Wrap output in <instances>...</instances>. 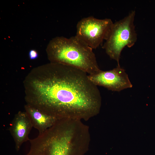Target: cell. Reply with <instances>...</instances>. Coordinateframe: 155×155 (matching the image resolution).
<instances>
[{"label":"cell","mask_w":155,"mask_h":155,"mask_svg":"<svg viewBox=\"0 0 155 155\" xmlns=\"http://www.w3.org/2000/svg\"><path fill=\"white\" fill-rule=\"evenodd\" d=\"M24 84L26 104L58 120L99 111L97 86L86 73L76 67L50 62L32 70Z\"/></svg>","instance_id":"cell-1"},{"label":"cell","mask_w":155,"mask_h":155,"mask_svg":"<svg viewBox=\"0 0 155 155\" xmlns=\"http://www.w3.org/2000/svg\"><path fill=\"white\" fill-rule=\"evenodd\" d=\"M113 24L109 18L98 19L91 16L84 18L77 24L75 36L92 49H95L107 40Z\"/></svg>","instance_id":"cell-5"},{"label":"cell","mask_w":155,"mask_h":155,"mask_svg":"<svg viewBox=\"0 0 155 155\" xmlns=\"http://www.w3.org/2000/svg\"><path fill=\"white\" fill-rule=\"evenodd\" d=\"M24 108L33 127L37 129L39 133L51 127L58 120L28 104L24 106Z\"/></svg>","instance_id":"cell-8"},{"label":"cell","mask_w":155,"mask_h":155,"mask_svg":"<svg viewBox=\"0 0 155 155\" xmlns=\"http://www.w3.org/2000/svg\"><path fill=\"white\" fill-rule=\"evenodd\" d=\"M88 77L96 86H103L112 91L120 92L133 86L128 74L119 64L112 69L101 70L95 74L88 75Z\"/></svg>","instance_id":"cell-6"},{"label":"cell","mask_w":155,"mask_h":155,"mask_svg":"<svg viewBox=\"0 0 155 155\" xmlns=\"http://www.w3.org/2000/svg\"><path fill=\"white\" fill-rule=\"evenodd\" d=\"M32 127L25 111H19L15 114L10 124L8 130L13 139L17 151L24 142L29 140V135Z\"/></svg>","instance_id":"cell-7"},{"label":"cell","mask_w":155,"mask_h":155,"mask_svg":"<svg viewBox=\"0 0 155 155\" xmlns=\"http://www.w3.org/2000/svg\"><path fill=\"white\" fill-rule=\"evenodd\" d=\"M57 124H62V125H65V126H67V123L66 122H65L63 121H62V120L58 121H56L55 122V123L53 125H55ZM31 140V139H30V140H29L30 142V152L29 153V155H31V144H30V140Z\"/></svg>","instance_id":"cell-10"},{"label":"cell","mask_w":155,"mask_h":155,"mask_svg":"<svg viewBox=\"0 0 155 155\" xmlns=\"http://www.w3.org/2000/svg\"><path fill=\"white\" fill-rule=\"evenodd\" d=\"M93 50L75 36L55 37L50 41L46 49L50 62L75 67L89 75L101 70Z\"/></svg>","instance_id":"cell-2"},{"label":"cell","mask_w":155,"mask_h":155,"mask_svg":"<svg viewBox=\"0 0 155 155\" xmlns=\"http://www.w3.org/2000/svg\"><path fill=\"white\" fill-rule=\"evenodd\" d=\"M135 11L122 19L113 23L109 35L102 48L111 59L119 64L121 53L126 46H133L137 40L134 21Z\"/></svg>","instance_id":"cell-3"},{"label":"cell","mask_w":155,"mask_h":155,"mask_svg":"<svg viewBox=\"0 0 155 155\" xmlns=\"http://www.w3.org/2000/svg\"><path fill=\"white\" fill-rule=\"evenodd\" d=\"M29 58L31 60L37 59L38 57V54L36 50L34 49L30 50L29 52Z\"/></svg>","instance_id":"cell-9"},{"label":"cell","mask_w":155,"mask_h":155,"mask_svg":"<svg viewBox=\"0 0 155 155\" xmlns=\"http://www.w3.org/2000/svg\"><path fill=\"white\" fill-rule=\"evenodd\" d=\"M71 140L67 127L52 126L33 139L32 155H69Z\"/></svg>","instance_id":"cell-4"}]
</instances>
